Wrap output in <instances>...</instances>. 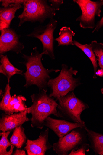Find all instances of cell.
Returning a JSON list of instances; mask_svg holds the SVG:
<instances>
[{
  "label": "cell",
  "instance_id": "cell-1",
  "mask_svg": "<svg viewBox=\"0 0 103 155\" xmlns=\"http://www.w3.org/2000/svg\"><path fill=\"white\" fill-rule=\"evenodd\" d=\"M30 55L22 54V57L24 60V62L21 63L26 67V72L23 73L26 80L24 86L27 88L32 85H36L40 91L48 89V82L50 79V74L52 72L57 73L59 69L45 68L42 62V58L44 54L48 55L47 51L40 53L37 47L33 48Z\"/></svg>",
  "mask_w": 103,
  "mask_h": 155
},
{
  "label": "cell",
  "instance_id": "cell-2",
  "mask_svg": "<svg viewBox=\"0 0 103 155\" xmlns=\"http://www.w3.org/2000/svg\"><path fill=\"white\" fill-rule=\"evenodd\" d=\"M47 91L48 89H44L31 96L33 104L26 110L28 114L32 115L31 125L33 128L42 129L45 120L51 115L63 118L57 109L58 103L47 94Z\"/></svg>",
  "mask_w": 103,
  "mask_h": 155
},
{
  "label": "cell",
  "instance_id": "cell-3",
  "mask_svg": "<svg viewBox=\"0 0 103 155\" xmlns=\"http://www.w3.org/2000/svg\"><path fill=\"white\" fill-rule=\"evenodd\" d=\"M23 8L22 12L18 17L19 27L27 22L43 24L47 19H53L56 15V11L46 0H24Z\"/></svg>",
  "mask_w": 103,
  "mask_h": 155
},
{
  "label": "cell",
  "instance_id": "cell-4",
  "mask_svg": "<svg viewBox=\"0 0 103 155\" xmlns=\"http://www.w3.org/2000/svg\"><path fill=\"white\" fill-rule=\"evenodd\" d=\"M59 75L54 79H50L48 82V86L52 90L49 96L56 98L66 95L75 89L81 84L79 78H75L73 75L76 76L77 70H74L67 65L63 64Z\"/></svg>",
  "mask_w": 103,
  "mask_h": 155
},
{
  "label": "cell",
  "instance_id": "cell-5",
  "mask_svg": "<svg viewBox=\"0 0 103 155\" xmlns=\"http://www.w3.org/2000/svg\"><path fill=\"white\" fill-rule=\"evenodd\" d=\"M57 109L63 116L76 123H85L81 119L82 112L89 108L87 104L79 99L73 91L58 97Z\"/></svg>",
  "mask_w": 103,
  "mask_h": 155
},
{
  "label": "cell",
  "instance_id": "cell-6",
  "mask_svg": "<svg viewBox=\"0 0 103 155\" xmlns=\"http://www.w3.org/2000/svg\"><path fill=\"white\" fill-rule=\"evenodd\" d=\"M73 2L78 5L82 11L81 15L76 20L77 21L80 22V27L83 29L95 28V18L101 16L103 0L95 2L91 0H73Z\"/></svg>",
  "mask_w": 103,
  "mask_h": 155
},
{
  "label": "cell",
  "instance_id": "cell-7",
  "mask_svg": "<svg viewBox=\"0 0 103 155\" xmlns=\"http://www.w3.org/2000/svg\"><path fill=\"white\" fill-rule=\"evenodd\" d=\"M58 25L57 21L53 18L50 19L46 25H39L27 36L39 39L43 46V52L47 51L52 60L55 59L54 51V32Z\"/></svg>",
  "mask_w": 103,
  "mask_h": 155
},
{
  "label": "cell",
  "instance_id": "cell-8",
  "mask_svg": "<svg viewBox=\"0 0 103 155\" xmlns=\"http://www.w3.org/2000/svg\"><path fill=\"white\" fill-rule=\"evenodd\" d=\"M82 129H74L66 135L59 137L58 141L53 144V151L58 155H67L72 150H76L85 143L86 136L81 130Z\"/></svg>",
  "mask_w": 103,
  "mask_h": 155
},
{
  "label": "cell",
  "instance_id": "cell-9",
  "mask_svg": "<svg viewBox=\"0 0 103 155\" xmlns=\"http://www.w3.org/2000/svg\"><path fill=\"white\" fill-rule=\"evenodd\" d=\"M0 31V55L10 51L17 54L22 53L24 46L20 41V36L15 31L10 28Z\"/></svg>",
  "mask_w": 103,
  "mask_h": 155
},
{
  "label": "cell",
  "instance_id": "cell-10",
  "mask_svg": "<svg viewBox=\"0 0 103 155\" xmlns=\"http://www.w3.org/2000/svg\"><path fill=\"white\" fill-rule=\"evenodd\" d=\"M49 129L40 133L39 137L34 140L27 139L24 147L28 155H45L47 150L53 148L49 143Z\"/></svg>",
  "mask_w": 103,
  "mask_h": 155
},
{
  "label": "cell",
  "instance_id": "cell-11",
  "mask_svg": "<svg viewBox=\"0 0 103 155\" xmlns=\"http://www.w3.org/2000/svg\"><path fill=\"white\" fill-rule=\"evenodd\" d=\"M44 125L53 131L59 137L66 135L74 129L84 128L86 126L85 123L71 122L50 117L46 119Z\"/></svg>",
  "mask_w": 103,
  "mask_h": 155
},
{
  "label": "cell",
  "instance_id": "cell-12",
  "mask_svg": "<svg viewBox=\"0 0 103 155\" xmlns=\"http://www.w3.org/2000/svg\"><path fill=\"white\" fill-rule=\"evenodd\" d=\"M27 114L26 110L11 115L3 113L0 119V130L3 132L12 131L25 122L31 121V119L27 117Z\"/></svg>",
  "mask_w": 103,
  "mask_h": 155
},
{
  "label": "cell",
  "instance_id": "cell-13",
  "mask_svg": "<svg viewBox=\"0 0 103 155\" xmlns=\"http://www.w3.org/2000/svg\"><path fill=\"white\" fill-rule=\"evenodd\" d=\"M23 8L21 5H13L0 8V30L10 28L12 20L18 10Z\"/></svg>",
  "mask_w": 103,
  "mask_h": 155
},
{
  "label": "cell",
  "instance_id": "cell-14",
  "mask_svg": "<svg viewBox=\"0 0 103 155\" xmlns=\"http://www.w3.org/2000/svg\"><path fill=\"white\" fill-rule=\"evenodd\" d=\"M0 73L6 77L8 82H10L11 77L16 74L23 75V70L18 69L12 65L7 55H0Z\"/></svg>",
  "mask_w": 103,
  "mask_h": 155
},
{
  "label": "cell",
  "instance_id": "cell-15",
  "mask_svg": "<svg viewBox=\"0 0 103 155\" xmlns=\"http://www.w3.org/2000/svg\"><path fill=\"white\" fill-rule=\"evenodd\" d=\"M84 129L91 144L90 147L96 154L103 155V135L88 129L86 126Z\"/></svg>",
  "mask_w": 103,
  "mask_h": 155
},
{
  "label": "cell",
  "instance_id": "cell-16",
  "mask_svg": "<svg viewBox=\"0 0 103 155\" xmlns=\"http://www.w3.org/2000/svg\"><path fill=\"white\" fill-rule=\"evenodd\" d=\"M26 101V98L22 95H14L12 96L11 100L4 112L5 113L11 115L14 113H18L26 110L27 107L25 102Z\"/></svg>",
  "mask_w": 103,
  "mask_h": 155
},
{
  "label": "cell",
  "instance_id": "cell-17",
  "mask_svg": "<svg viewBox=\"0 0 103 155\" xmlns=\"http://www.w3.org/2000/svg\"><path fill=\"white\" fill-rule=\"evenodd\" d=\"M59 35V36L55 39L58 42V46L75 45L72 38L75 36V33L71 30L70 27H62Z\"/></svg>",
  "mask_w": 103,
  "mask_h": 155
},
{
  "label": "cell",
  "instance_id": "cell-18",
  "mask_svg": "<svg viewBox=\"0 0 103 155\" xmlns=\"http://www.w3.org/2000/svg\"><path fill=\"white\" fill-rule=\"evenodd\" d=\"M73 44L75 46L82 50L90 59L94 68V74L93 78L96 79L97 76L96 73L98 68L97 61L98 60L96 55L92 49L91 45L90 44L82 45L75 40L73 41Z\"/></svg>",
  "mask_w": 103,
  "mask_h": 155
},
{
  "label": "cell",
  "instance_id": "cell-19",
  "mask_svg": "<svg viewBox=\"0 0 103 155\" xmlns=\"http://www.w3.org/2000/svg\"><path fill=\"white\" fill-rule=\"evenodd\" d=\"M22 125L14 130L10 139L11 143L18 149L21 148L26 143L27 137Z\"/></svg>",
  "mask_w": 103,
  "mask_h": 155
},
{
  "label": "cell",
  "instance_id": "cell-20",
  "mask_svg": "<svg viewBox=\"0 0 103 155\" xmlns=\"http://www.w3.org/2000/svg\"><path fill=\"white\" fill-rule=\"evenodd\" d=\"M12 131L6 132H2L0 133L2 137L0 140V155H11L13 153L8 150V148L12 144L9 142L8 137Z\"/></svg>",
  "mask_w": 103,
  "mask_h": 155
},
{
  "label": "cell",
  "instance_id": "cell-21",
  "mask_svg": "<svg viewBox=\"0 0 103 155\" xmlns=\"http://www.w3.org/2000/svg\"><path fill=\"white\" fill-rule=\"evenodd\" d=\"M92 49L96 55L98 61V64L99 67L103 69V44L102 43H98L97 41H92L90 44Z\"/></svg>",
  "mask_w": 103,
  "mask_h": 155
},
{
  "label": "cell",
  "instance_id": "cell-22",
  "mask_svg": "<svg viewBox=\"0 0 103 155\" xmlns=\"http://www.w3.org/2000/svg\"><path fill=\"white\" fill-rule=\"evenodd\" d=\"M9 83L10 82H8L6 84L2 99L0 102V110L4 112L6 110L12 98L10 94L11 87Z\"/></svg>",
  "mask_w": 103,
  "mask_h": 155
},
{
  "label": "cell",
  "instance_id": "cell-23",
  "mask_svg": "<svg viewBox=\"0 0 103 155\" xmlns=\"http://www.w3.org/2000/svg\"><path fill=\"white\" fill-rule=\"evenodd\" d=\"M90 146L89 144L85 143L79 147L76 150L75 149L72 150L69 155H85V152H88L89 150V148Z\"/></svg>",
  "mask_w": 103,
  "mask_h": 155
},
{
  "label": "cell",
  "instance_id": "cell-24",
  "mask_svg": "<svg viewBox=\"0 0 103 155\" xmlns=\"http://www.w3.org/2000/svg\"><path fill=\"white\" fill-rule=\"evenodd\" d=\"M2 7H7L11 5L23 4L24 0H1Z\"/></svg>",
  "mask_w": 103,
  "mask_h": 155
},
{
  "label": "cell",
  "instance_id": "cell-25",
  "mask_svg": "<svg viewBox=\"0 0 103 155\" xmlns=\"http://www.w3.org/2000/svg\"><path fill=\"white\" fill-rule=\"evenodd\" d=\"M49 2L51 3V6L56 11L59 10L60 6L64 3L63 0H49Z\"/></svg>",
  "mask_w": 103,
  "mask_h": 155
},
{
  "label": "cell",
  "instance_id": "cell-26",
  "mask_svg": "<svg viewBox=\"0 0 103 155\" xmlns=\"http://www.w3.org/2000/svg\"><path fill=\"white\" fill-rule=\"evenodd\" d=\"M103 27V16L101 19L98 21L96 24L94 29L92 31V33L98 32L102 27Z\"/></svg>",
  "mask_w": 103,
  "mask_h": 155
},
{
  "label": "cell",
  "instance_id": "cell-27",
  "mask_svg": "<svg viewBox=\"0 0 103 155\" xmlns=\"http://www.w3.org/2000/svg\"><path fill=\"white\" fill-rule=\"evenodd\" d=\"M17 149L12 155H26V153L25 150L21 149Z\"/></svg>",
  "mask_w": 103,
  "mask_h": 155
},
{
  "label": "cell",
  "instance_id": "cell-28",
  "mask_svg": "<svg viewBox=\"0 0 103 155\" xmlns=\"http://www.w3.org/2000/svg\"><path fill=\"white\" fill-rule=\"evenodd\" d=\"M96 75L100 77H103V69L101 68L98 70L96 73Z\"/></svg>",
  "mask_w": 103,
  "mask_h": 155
},
{
  "label": "cell",
  "instance_id": "cell-29",
  "mask_svg": "<svg viewBox=\"0 0 103 155\" xmlns=\"http://www.w3.org/2000/svg\"><path fill=\"white\" fill-rule=\"evenodd\" d=\"M4 94V92H3L2 90L1 89L0 90V96H1V98L2 97Z\"/></svg>",
  "mask_w": 103,
  "mask_h": 155
},
{
  "label": "cell",
  "instance_id": "cell-30",
  "mask_svg": "<svg viewBox=\"0 0 103 155\" xmlns=\"http://www.w3.org/2000/svg\"><path fill=\"white\" fill-rule=\"evenodd\" d=\"M101 93L103 94V88L101 89Z\"/></svg>",
  "mask_w": 103,
  "mask_h": 155
},
{
  "label": "cell",
  "instance_id": "cell-31",
  "mask_svg": "<svg viewBox=\"0 0 103 155\" xmlns=\"http://www.w3.org/2000/svg\"></svg>",
  "mask_w": 103,
  "mask_h": 155
}]
</instances>
